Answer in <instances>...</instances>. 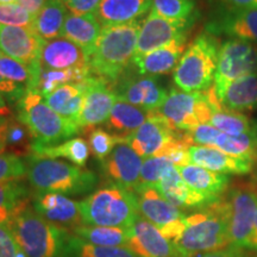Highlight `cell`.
I'll use <instances>...</instances> for the list:
<instances>
[{"label": "cell", "mask_w": 257, "mask_h": 257, "mask_svg": "<svg viewBox=\"0 0 257 257\" xmlns=\"http://www.w3.org/2000/svg\"><path fill=\"white\" fill-rule=\"evenodd\" d=\"M229 245V214L223 197L186 216L184 232L173 243L174 257H193Z\"/></svg>", "instance_id": "obj_1"}, {"label": "cell", "mask_w": 257, "mask_h": 257, "mask_svg": "<svg viewBox=\"0 0 257 257\" xmlns=\"http://www.w3.org/2000/svg\"><path fill=\"white\" fill-rule=\"evenodd\" d=\"M27 257H64L70 231L41 217L29 202L8 224Z\"/></svg>", "instance_id": "obj_2"}, {"label": "cell", "mask_w": 257, "mask_h": 257, "mask_svg": "<svg viewBox=\"0 0 257 257\" xmlns=\"http://www.w3.org/2000/svg\"><path fill=\"white\" fill-rule=\"evenodd\" d=\"M141 22L102 28L95 49L89 57L93 75L107 82L118 81L133 62Z\"/></svg>", "instance_id": "obj_3"}, {"label": "cell", "mask_w": 257, "mask_h": 257, "mask_svg": "<svg viewBox=\"0 0 257 257\" xmlns=\"http://www.w3.org/2000/svg\"><path fill=\"white\" fill-rule=\"evenodd\" d=\"M25 163L27 178L37 192L80 195L92 191L98 182V178L91 170L64 161L31 154Z\"/></svg>", "instance_id": "obj_4"}, {"label": "cell", "mask_w": 257, "mask_h": 257, "mask_svg": "<svg viewBox=\"0 0 257 257\" xmlns=\"http://www.w3.org/2000/svg\"><path fill=\"white\" fill-rule=\"evenodd\" d=\"M86 225L128 229L141 216L136 194L120 186L111 184L93 192L80 201Z\"/></svg>", "instance_id": "obj_5"}, {"label": "cell", "mask_w": 257, "mask_h": 257, "mask_svg": "<svg viewBox=\"0 0 257 257\" xmlns=\"http://www.w3.org/2000/svg\"><path fill=\"white\" fill-rule=\"evenodd\" d=\"M219 43L216 36L204 31L195 37L175 67V85L185 92H206L213 86Z\"/></svg>", "instance_id": "obj_6"}, {"label": "cell", "mask_w": 257, "mask_h": 257, "mask_svg": "<svg viewBox=\"0 0 257 257\" xmlns=\"http://www.w3.org/2000/svg\"><path fill=\"white\" fill-rule=\"evenodd\" d=\"M18 117L30 133L32 143L42 146L62 143L63 140L73 138L80 130L57 114L37 91H27L18 101Z\"/></svg>", "instance_id": "obj_7"}, {"label": "cell", "mask_w": 257, "mask_h": 257, "mask_svg": "<svg viewBox=\"0 0 257 257\" xmlns=\"http://www.w3.org/2000/svg\"><path fill=\"white\" fill-rule=\"evenodd\" d=\"M223 198L229 214L230 245L249 249L257 211V182H237Z\"/></svg>", "instance_id": "obj_8"}, {"label": "cell", "mask_w": 257, "mask_h": 257, "mask_svg": "<svg viewBox=\"0 0 257 257\" xmlns=\"http://www.w3.org/2000/svg\"><path fill=\"white\" fill-rule=\"evenodd\" d=\"M176 130L189 131L210 123L212 105L206 92H185L173 88L156 111Z\"/></svg>", "instance_id": "obj_9"}, {"label": "cell", "mask_w": 257, "mask_h": 257, "mask_svg": "<svg viewBox=\"0 0 257 257\" xmlns=\"http://www.w3.org/2000/svg\"><path fill=\"white\" fill-rule=\"evenodd\" d=\"M253 74H257V44L239 38L225 41L218 54L214 91H220L227 83Z\"/></svg>", "instance_id": "obj_10"}, {"label": "cell", "mask_w": 257, "mask_h": 257, "mask_svg": "<svg viewBox=\"0 0 257 257\" xmlns=\"http://www.w3.org/2000/svg\"><path fill=\"white\" fill-rule=\"evenodd\" d=\"M46 41L34 28L9 27L0 24V50L4 55L24 63L36 80V89L41 74V53Z\"/></svg>", "instance_id": "obj_11"}, {"label": "cell", "mask_w": 257, "mask_h": 257, "mask_svg": "<svg viewBox=\"0 0 257 257\" xmlns=\"http://www.w3.org/2000/svg\"><path fill=\"white\" fill-rule=\"evenodd\" d=\"M184 130H176L162 115L153 112L148 120L135 133L121 138L142 159L159 156L170 142L181 137Z\"/></svg>", "instance_id": "obj_12"}, {"label": "cell", "mask_w": 257, "mask_h": 257, "mask_svg": "<svg viewBox=\"0 0 257 257\" xmlns=\"http://www.w3.org/2000/svg\"><path fill=\"white\" fill-rule=\"evenodd\" d=\"M186 134L192 146L213 147L231 156L257 162V136L253 133L231 136L210 124H202Z\"/></svg>", "instance_id": "obj_13"}, {"label": "cell", "mask_w": 257, "mask_h": 257, "mask_svg": "<svg viewBox=\"0 0 257 257\" xmlns=\"http://www.w3.org/2000/svg\"><path fill=\"white\" fill-rule=\"evenodd\" d=\"M193 25L186 22L169 21L150 10L149 15L141 22L134 59L147 55L180 38H187Z\"/></svg>", "instance_id": "obj_14"}, {"label": "cell", "mask_w": 257, "mask_h": 257, "mask_svg": "<svg viewBox=\"0 0 257 257\" xmlns=\"http://www.w3.org/2000/svg\"><path fill=\"white\" fill-rule=\"evenodd\" d=\"M205 31L213 36L225 35L257 44V9H232L218 5Z\"/></svg>", "instance_id": "obj_15"}, {"label": "cell", "mask_w": 257, "mask_h": 257, "mask_svg": "<svg viewBox=\"0 0 257 257\" xmlns=\"http://www.w3.org/2000/svg\"><path fill=\"white\" fill-rule=\"evenodd\" d=\"M32 207L44 219L72 232L76 227L85 225L80 201L60 193L37 192L34 195Z\"/></svg>", "instance_id": "obj_16"}, {"label": "cell", "mask_w": 257, "mask_h": 257, "mask_svg": "<svg viewBox=\"0 0 257 257\" xmlns=\"http://www.w3.org/2000/svg\"><path fill=\"white\" fill-rule=\"evenodd\" d=\"M143 159L126 143H118L104 161L101 168L112 184L134 192L140 184Z\"/></svg>", "instance_id": "obj_17"}, {"label": "cell", "mask_w": 257, "mask_h": 257, "mask_svg": "<svg viewBox=\"0 0 257 257\" xmlns=\"http://www.w3.org/2000/svg\"><path fill=\"white\" fill-rule=\"evenodd\" d=\"M127 230L128 248L137 257H174V246L159 227L140 216Z\"/></svg>", "instance_id": "obj_18"}, {"label": "cell", "mask_w": 257, "mask_h": 257, "mask_svg": "<svg viewBox=\"0 0 257 257\" xmlns=\"http://www.w3.org/2000/svg\"><path fill=\"white\" fill-rule=\"evenodd\" d=\"M106 80L93 75L86 86V96L83 102L79 127L87 128L94 125L106 123L118 98Z\"/></svg>", "instance_id": "obj_19"}, {"label": "cell", "mask_w": 257, "mask_h": 257, "mask_svg": "<svg viewBox=\"0 0 257 257\" xmlns=\"http://www.w3.org/2000/svg\"><path fill=\"white\" fill-rule=\"evenodd\" d=\"M113 91L118 100L126 101L149 112L159 110L168 95L155 76L126 78L118 82Z\"/></svg>", "instance_id": "obj_20"}, {"label": "cell", "mask_w": 257, "mask_h": 257, "mask_svg": "<svg viewBox=\"0 0 257 257\" xmlns=\"http://www.w3.org/2000/svg\"><path fill=\"white\" fill-rule=\"evenodd\" d=\"M136 194L141 216L153 223L159 230L184 219L186 214L167 200L155 187H140Z\"/></svg>", "instance_id": "obj_21"}, {"label": "cell", "mask_w": 257, "mask_h": 257, "mask_svg": "<svg viewBox=\"0 0 257 257\" xmlns=\"http://www.w3.org/2000/svg\"><path fill=\"white\" fill-rule=\"evenodd\" d=\"M189 163L226 175H245L251 173L253 168L251 161L231 156L217 148L205 146L189 148Z\"/></svg>", "instance_id": "obj_22"}, {"label": "cell", "mask_w": 257, "mask_h": 257, "mask_svg": "<svg viewBox=\"0 0 257 257\" xmlns=\"http://www.w3.org/2000/svg\"><path fill=\"white\" fill-rule=\"evenodd\" d=\"M161 194L180 210H201L208 205L213 204V200L205 197L184 181L176 167H173L155 186Z\"/></svg>", "instance_id": "obj_23"}, {"label": "cell", "mask_w": 257, "mask_h": 257, "mask_svg": "<svg viewBox=\"0 0 257 257\" xmlns=\"http://www.w3.org/2000/svg\"><path fill=\"white\" fill-rule=\"evenodd\" d=\"M91 67L89 57L81 48L64 37L46 41L41 53V69H68Z\"/></svg>", "instance_id": "obj_24"}, {"label": "cell", "mask_w": 257, "mask_h": 257, "mask_svg": "<svg viewBox=\"0 0 257 257\" xmlns=\"http://www.w3.org/2000/svg\"><path fill=\"white\" fill-rule=\"evenodd\" d=\"M186 42L187 38H180L147 55L134 59L133 63L136 67L138 75L156 76L172 72L184 55Z\"/></svg>", "instance_id": "obj_25"}, {"label": "cell", "mask_w": 257, "mask_h": 257, "mask_svg": "<svg viewBox=\"0 0 257 257\" xmlns=\"http://www.w3.org/2000/svg\"><path fill=\"white\" fill-rule=\"evenodd\" d=\"M154 0H101L95 17L102 28L117 27L140 21L152 10Z\"/></svg>", "instance_id": "obj_26"}, {"label": "cell", "mask_w": 257, "mask_h": 257, "mask_svg": "<svg viewBox=\"0 0 257 257\" xmlns=\"http://www.w3.org/2000/svg\"><path fill=\"white\" fill-rule=\"evenodd\" d=\"M178 170L189 187L213 201L219 200L229 189L230 178L226 174L212 172L192 163L178 167Z\"/></svg>", "instance_id": "obj_27"}, {"label": "cell", "mask_w": 257, "mask_h": 257, "mask_svg": "<svg viewBox=\"0 0 257 257\" xmlns=\"http://www.w3.org/2000/svg\"><path fill=\"white\" fill-rule=\"evenodd\" d=\"M101 31L102 27L94 14L74 15L69 12L64 21L62 37L72 41L91 57Z\"/></svg>", "instance_id": "obj_28"}, {"label": "cell", "mask_w": 257, "mask_h": 257, "mask_svg": "<svg viewBox=\"0 0 257 257\" xmlns=\"http://www.w3.org/2000/svg\"><path fill=\"white\" fill-rule=\"evenodd\" d=\"M224 107L236 112H251L257 108V74L246 75L227 83L216 92Z\"/></svg>", "instance_id": "obj_29"}, {"label": "cell", "mask_w": 257, "mask_h": 257, "mask_svg": "<svg viewBox=\"0 0 257 257\" xmlns=\"http://www.w3.org/2000/svg\"><path fill=\"white\" fill-rule=\"evenodd\" d=\"M85 85L68 83V85L60 86L59 88H56L55 91L43 96V98L47 101V104L63 119L79 127V120L83 102H85Z\"/></svg>", "instance_id": "obj_30"}, {"label": "cell", "mask_w": 257, "mask_h": 257, "mask_svg": "<svg viewBox=\"0 0 257 257\" xmlns=\"http://www.w3.org/2000/svg\"><path fill=\"white\" fill-rule=\"evenodd\" d=\"M207 94L212 105V115L210 123H208L211 126L216 127L220 133L231 135V136L252 134L255 120L250 119L249 117L240 112L224 107L219 102L213 86L208 89Z\"/></svg>", "instance_id": "obj_31"}, {"label": "cell", "mask_w": 257, "mask_h": 257, "mask_svg": "<svg viewBox=\"0 0 257 257\" xmlns=\"http://www.w3.org/2000/svg\"><path fill=\"white\" fill-rule=\"evenodd\" d=\"M152 113L126 101L117 100L106 120V127L115 136L126 137L142 126Z\"/></svg>", "instance_id": "obj_32"}, {"label": "cell", "mask_w": 257, "mask_h": 257, "mask_svg": "<svg viewBox=\"0 0 257 257\" xmlns=\"http://www.w3.org/2000/svg\"><path fill=\"white\" fill-rule=\"evenodd\" d=\"M32 155L48 159H66L73 165L83 167L89 159L88 143L80 137L70 138L55 146H42L38 143L30 144Z\"/></svg>", "instance_id": "obj_33"}, {"label": "cell", "mask_w": 257, "mask_h": 257, "mask_svg": "<svg viewBox=\"0 0 257 257\" xmlns=\"http://www.w3.org/2000/svg\"><path fill=\"white\" fill-rule=\"evenodd\" d=\"M67 8L62 0H47L41 11L35 16L34 30L44 41L62 37Z\"/></svg>", "instance_id": "obj_34"}, {"label": "cell", "mask_w": 257, "mask_h": 257, "mask_svg": "<svg viewBox=\"0 0 257 257\" xmlns=\"http://www.w3.org/2000/svg\"><path fill=\"white\" fill-rule=\"evenodd\" d=\"M93 76L91 67H74L68 69H41L36 91L46 96L60 86L68 83L85 85Z\"/></svg>", "instance_id": "obj_35"}, {"label": "cell", "mask_w": 257, "mask_h": 257, "mask_svg": "<svg viewBox=\"0 0 257 257\" xmlns=\"http://www.w3.org/2000/svg\"><path fill=\"white\" fill-rule=\"evenodd\" d=\"M28 204V188L21 180L0 182V225H8Z\"/></svg>", "instance_id": "obj_36"}, {"label": "cell", "mask_w": 257, "mask_h": 257, "mask_svg": "<svg viewBox=\"0 0 257 257\" xmlns=\"http://www.w3.org/2000/svg\"><path fill=\"white\" fill-rule=\"evenodd\" d=\"M74 236L98 246H126L127 230L121 227L81 225L72 232Z\"/></svg>", "instance_id": "obj_37"}, {"label": "cell", "mask_w": 257, "mask_h": 257, "mask_svg": "<svg viewBox=\"0 0 257 257\" xmlns=\"http://www.w3.org/2000/svg\"><path fill=\"white\" fill-rule=\"evenodd\" d=\"M152 11L169 21L193 24L199 16L197 0H154Z\"/></svg>", "instance_id": "obj_38"}, {"label": "cell", "mask_w": 257, "mask_h": 257, "mask_svg": "<svg viewBox=\"0 0 257 257\" xmlns=\"http://www.w3.org/2000/svg\"><path fill=\"white\" fill-rule=\"evenodd\" d=\"M64 257H137L126 246H98L72 233Z\"/></svg>", "instance_id": "obj_39"}, {"label": "cell", "mask_w": 257, "mask_h": 257, "mask_svg": "<svg viewBox=\"0 0 257 257\" xmlns=\"http://www.w3.org/2000/svg\"><path fill=\"white\" fill-rule=\"evenodd\" d=\"M173 167L175 166L173 165L167 157L153 156L144 159L142 169H141L140 184H138L137 188L155 187V186L161 181V179H162ZM136 189H135V191H136Z\"/></svg>", "instance_id": "obj_40"}, {"label": "cell", "mask_w": 257, "mask_h": 257, "mask_svg": "<svg viewBox=\"0 0 257 257\" xmlns=\"http://www.w3.org/2000/svg\"><path fill=\"white\" fill-rule=\"evenodd\" d=\"M0 74L6 79L24 86L27 91H36V80L24 63L6 55L0 57Z\"/></svg>", "instance_id": "obj_41"}, {"label": "cell", "mask_w": 257, "mask_h": 257, "mask_svg": "<svg viewBox=\"0 0 257 257\" xmlns=\"http://www.w3.org/2000/svg\"><path fill=\"white\" fill-rule=\"evenodd\" d=\"M121 137L115 136L101 127L93 128L88 134V146L95 159L104 161L112 153L114 147L120 143Z\"/></svg>", "instance_id": "obj_42"}, {"label": "cell", "mask_w": 257, "mask_h": 257, "mask_svg": "<svg viewBox=\"0 0 257 257\" xmlns=\"http://www.w3.org/2000/svg\"><path fill=\"white\" fill-rule=\"evenodd\" d=\"M35 16L19 3L0 5V24L9 27L34 28Z\"/></svg>", "instance_id": "obj_43"}, {"label": "cell", "mask_w": 257, "mask_h": 257, "mask_svg": "<svg viewBox=\"0 0 257 257\" xmlns=\"http://www.w3.org/2000/svg\"><path fill=\"white\" fill-rule=\"evenodd\" d=\"M27 175V163L16 154H0V182L21 180Z\"/></svg>", "instance_id": "obj_44"}, {"label": "cell", "mask_w": 257, "mask_h": 257, "mask_svg": "<svg viewBox=\"0 0 257 257\" xmlns=\"http://www.w3.org/2000/svg\"><path fill=\"white\" fill-rule=\"evenodd\" d=\"M0 257H27L9 225H0Z\"/></svg>", "instance_id": "obj_45"}, {"label": "cell", "mask_w": 257, "mask_h": 257, "mask_svg": "<svg viewBox=\"0 0 257 257\" xmlns=\"http://www.w3.org/2000/svg\"><path fill=\"white\" fill-rule=\"evenodd\" d=\"M70 14L87 15L95 14L101 0H62Z\"/></svg>", "instance_id": "obj_46"}, {"label": "cell", "mask_w": 257, "mask_h": 257, "mask_svg": "<svg viewBox=\"0 0 257 257\" xmlns=\"http://www.w3.org/2000/svg\"><path fill=\"white\" fill-rule=\"evenodd\" d=\"M193 257H249L244 252L242 248H237V246L229 245L226 248L216 250V251H210V252H204L199 253Z\"/></svg>", "instance_id": "obj_47"}, {"label": "cell", "mask_w": 257, "mask_h": 257, "mask_svg": "<svg viewBox=\"0 0 257 257\" xmlns=\"http://www.w3.org/2000/svg\"><path fill=\"white\" fill-rule=\"evenodd\" d=\"M25 128L19 124H15L10 121L9 125V133H8V144H17L23 142L25 140Z\"/></svg>", "instance_id": "obj_48"}, {"label": "cell", "mask_w": 257, "mask_h": 257, "mask_svg": "<svg viewBox=\"0 0 257 257\" xmlns=\"http://www.w3.org/2000/svg\"><path fill=\"white\" fill-rule=\"evenodd\" d=\"M218 5L232 9H257V0H216Z\"/></svg>", "instance_id": "obj_49"}, {"label": "cell", "mask_w": 257, "mask_h": 257, "mask_svg": "<svg viewBox=\"0 0 257 257\" xmlns=\"http://www.w3.org/2000/svg\"><path fill=\"white\" fill-rule=\"evenodd\" d=\"M46 2L47 0H18L19 4L23 6L24 9H27L34 16H36L41 11V9L46 4Z\"/></svg>", "instance_id": "obj_50"}, {"label": "cell", "mask_w": 257, "mask_h": 257, "mask_svg": "<svg viewBox=\"0 0 257 257\" xmlns=\"http://www.w3.org/2000/svg\"><path fill=\"white\" fill-rule=\"evenodd\" d=\"M10 120H5L0 123V154L4 153L8 146V133H9Z\"/></svg>", "instance_id": "obj_51"}, {"label": "cell", "mask_w": 257, "mask_h": 257, "mask_svg": "<svg viewBox=\"0 0 257 257\" xmlns=\"http://www.w3.org/2000/svg\"><path fill=\"white\" fill-rule=\"evenodd\" d=\"M11 113V111H10L8 104H6L5 101V98L3 96L2 93H0V119H4V118L8 117Z\"/></svg>", "instance_id": "obj_52"}, {"label": "cell", "mask_w": 257, "mask_h": 257, "mask_svg": "<svg viewBox=\"0 0 257 257\" xmlns=\"http://www.w3.org/2000/svg\"><path fill=\"white\" fill-rule=\"evenodd\" d=\"M249 249L257 250V211H256V216H255V221H253V229H252L251 239H250V248Z\"/></svg>", "instance_id": "obj_53"}, {"label": "cell", "mask_w": 257, "mask_h": 257, "mask_svg": "<svg viewBox=\"0 0 257 257\" xmlns=\"http://www.w3.org/2000/svg\"><path fill=\"white\" fill-rule=\"evenodd\" d=\"M11 3H18V0H0V5L11 4Z\"/></svg>", "instance_id": "obj_54"}, {"label": "cell", "mask_w": 257, "mask_h": 257, "mask_svg": "<svg viewBox=\"0 0 257 257\" xmlns=\"http://www.w3.org/2000/svg\"><path fill=\"white\" fill-rule=\"evenodd\" d=\"M252 133L257 136V120H255V125H253V131H252Z\"/></svg>", "instance_id": "obj_55"}, {"label": "cell", "mask_w": 257, "mask_h": 257, "mask_svg": "<svg viewBox=\"0 0 257 257\" xmlns=\"http://www.w3.org/2000/svg\"><path fill=\"white\" fill-rule=\"evenodd\" d=\"M3 55H4V54H3V53H2V50H0V57H2Z\"/></svg>", "instance_id": "obj_56"}]
</instances>
